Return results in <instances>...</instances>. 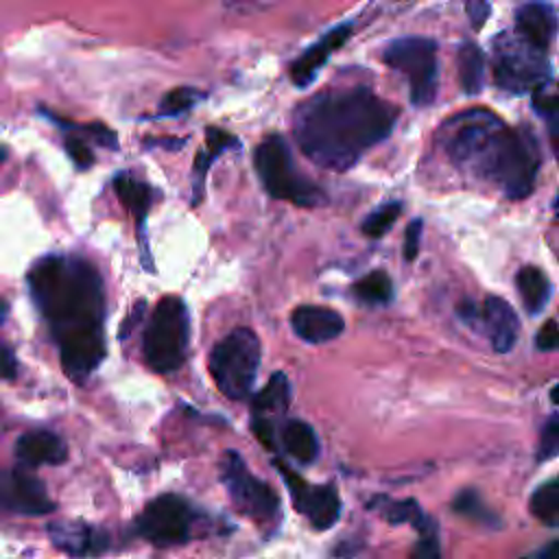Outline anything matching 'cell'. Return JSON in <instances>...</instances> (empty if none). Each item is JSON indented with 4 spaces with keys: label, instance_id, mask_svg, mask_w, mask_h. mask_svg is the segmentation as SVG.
<instances>
[{
    "label": "cell",
    "instance_id": "32",
    "mask_svg": "<svg viewBox=\"0 0 559 559\" xmlns=\"http://www.w3.org/2000/svg\"><path fill=\"white\" fill-rule=\"evenodd\" d=\"M203 94L192 87H175L170 90L162 103H159V116H177L186 109H190L197 100H201Z\"/></svg>",
    "mask_w": 559,
    "mask_h": 559
},
{
    "label": "cell",
    "instance_id": "1",
    "mask_svg": "<svg viewBox=\"0 0 559 559\" xmlns=\"http://www.w3.org/2000/svg\"><path fill=\"white\" fill-rule=\"evenodd\" d=\"M35 306L50 325L68 378L85 380L105 358V293L96 269L68 255H44L28 271Z\"/></svg>",
    "mask_w": 559,
    "mask_h": 559
},
{
    "label": "cell",
    "instance_id": "11",
    "mask_svg": "<svg viewBox=\"0 0 559 559\" xmlns=\"http://www.w3.org/2000/svg\"><path fill=\"white\" fill-rule=\"evenodd\" d=\"M192 522L194 513L190 504L181 496L164 493L144 507L135 522V528L144 539L157 546H170L181 544L190 537Z\"/></svg>",
    "mask_w": 559,
    "mask_h": 559
},
{
    "label": "cell",
    "instance_id": "28",
    "mask_svg": "<svg viewBox=\"0 0 559 559\" xmlns=\"http://www.w3.org/2000/svg\"><path fill=\"white\" fill-rule=\"evenodd\" d=\"M229 146H238V140L227 133V131H221V129H207L205 133V144L201 146V151L197 153V159H194V175H197V188L203 186V179H205V173L210 168V164Z\"/></svg>",
    "mask_w": 559,
    "mask_h": 559
},
{
    "label": "cell",
    "instance_id": "4",
    "mask_svg": "<svg viewBox=\"0 0 559 559\" xmlns=\"http://www.w3.org/2000/svg\"><path fill=\"white\" fill-rule=\"evenodd\" d=\"M190 341L188 308L179 297H164L144 330L142 354L146 365L157 373L181 367Z\"/></svg>",
    "mask_w": 559,
    "mask_h": 559
},
{
    "label": "cell",
    "instance_id": "38",
    "mask_svg": "<svg viewBox=\"0 0 559 559\" xmlns=\"http://www.w3.org/2000/svg\"><path fill=\"white\" fill-rule=\"evenodd\" d=\"M419 236H421V221L417 218L406 227V236H404L406 260H415V255L419 253Z\"/></svg>",
    "mask_w": 559,
    "mask_h": 559
},
{
    "label": "cell",
    "instance_id": "36",
    "mask_svg": "<svg viewBox=\"0 0 559 559\" xmlns=\"http://www.w3.org/2000/svg\"><path fill=\"white\" fill-rule=\"evenodd\" d=\"M535 345H537V349H542V352H552V349L559 347V325H557V321L548 319V321L539 328V332H537V336H535Z\"/></svg>",
    "mask_w": 559,
    "mask_h": 559
},
{
    "label": "cell",
    "instance_id": "5",
    "mask_svg": "<svg viewBox=\"0 0 559 559\" xmlns=\"http://www.w3.org/2000/svg\"><path fill=\"white\" fill-rule=\"evenodd\" d=\"M493 79L496 85L511 92H537L550 81L546 50L531 44L518 31H504L493 39Z\"/></svg>",
    "mask_w": 559,
    "mask_h": 559
},
{
    "label": "cell",
    "instance_id": "26",
    "mask_svg": "<svg viewBox=\"0 0 559 559\" xmlns=\"http://www.w3.org/2000/svg\"><path fill=\"white\" fill-rule=\"evenodd\" d=\"M483 74H485V57L480 48L472 41H465L459 48V79L461 87L467 94H478L483 87Z\"/></svg>",
    "mask_w": 559,
    "mask_h": 559
},
{
    "label": "cell",
    "instance_id": "23",
    "mask_svg": "<svg viewBox=\"0 0 559 559\" xmlns=\"http://www.w3.org/2000/svg\"><path fill=\"white\" fill-rule=\"evenodd\" d=\"M515 284H518L520 297L524 301V308L531 314L542 312L550 297V284H548L546 275L537 266H524V269H520Z\"/></svg>",
    "mask_w": 559,
    "mask_h": 559
},
{
    "label": "cell",
    "instance_id": "27",
    "mask_svg": "<svg viewBox=\"0 0 559 559\" xmlns=\"http://www.w3.org/2000/svg\"><path fill=\"white\" fill-rule=\"evenodd\" d=\"M531 513L546 526H557L559 524V478H550L542 483L531 500H528Z\"/></svg>",
    "mask_w": 559,
    "mask_h": 559
},
{
    "label": "cell",
    "instance_id": "39",
    "mask_svg": "<svg viewBox=\"0 0 559 559\" xmlns=\"http://www.w3.org/2000/svg\"><path fill=\"white\" fill-rule=\"evenodd\" d=\"M2 365H4V369H2L4 378L11 380L15 376V358H13V352H11L9 345L2 347Z\"/></svg>",
    "mask_w": 559,
    "mask_h": 559
},
{
    "label": "cell",
    "instance_id": "16",
    "mask_svg": "<svg viewBox=\"0 0 559 559\" xmlns=\"http://www.w3.org/2000/svg\"><path fill=\"white\" fill-rule=\"evenodd\" d=\"M290 325H293V332L306 343H325L336 338L343 332L345 321L332 308L299 306L290 314Z\"/></svg>",
    "mask_w": 559,
    "mask_h": 559
},
{
    "label": "cell",
    "instance_id": "33",
    "mask_svg": "<svg viewBox=\"0 0 559 559\" xmlns=\"http://www.w3.org/2000/svg\"><path fill=\"white\" fill-rule=\"evenodd\" d=\"M537 461H548L559 456V413L550 415L539 432V441H537Z\"/></svg>",
    "mask_w": 559,
    "mask_h": 559
},
{
    "label": "cell",
    "instance_id": "9",
    "mask_svg": "<svg viewBox=\"0 0 559 559\" xmlns=\"http://www.w3.org/2000/svg\"><path fill=\"white\" fill-rule=\"evenodd\" d=\"M382 61L408 76L413 105H430L437 94V44L428 37H402L391 41Z\"/></svg>",
    "mask_w": 559,
    "mask_h": 559
},
{
    "label": "cell",
    "instance_id": "31",
    "mask_svg": "<svg viewBox=\"0 0 559 559\" xmlns=\"http://www.w3.org/2000/svg\"><path fill=\"white\" fill-rule=\"evenodd\" d=\"M400 212H402V205H400L397 201L384 203L382 207H378L376 212H371V214L365 218V223H362V234L369 236V238H380V236H384V234L393 227V223L397 221Z\"/></svg>",
    "mask_w": 559,
    "mask_h": 559
},
{
    "label": "cell",
    "instance_id": "8",
    "mask_svg": "<svg viewBox=\"0 0 559 559\" xmlns=\"http://www.w3.org/2000/svg\"><path fill=\"white\" fill-rule=\"evenodd\" d=\"M537 168L539 148L535 138L526 129H509L489 179L496 181L509 199L518 201L533 192Z\"/></svg>",
    "mask_w": 559,
    "mask_h": 559
},
{
    "label": "cell",
    "instance_id": "3",
    "mask_svg": "<svg viewBox=\"0 0 559 559\" xmlns=\"http://www.w3.org/2000/svg\"><path fill=\"white\" fill-rule=\"evenodd\" d=\"M509 127L487 109H469L441 127V144L450 159L489 179Z\"/></svg>",
    "mask_w": 559,
    "mask_h": 559
},
{
    "label": "cell",
    "instance_id": "13",
    "mask_svg": "<svg viewBox=\"0 0 559 559\" xmlns=\"http://www.w3.org/2000/svg\"><path fill=\"white\" fill-rule=\"evenodd\" d=\"M290 404V384L288 378L277 371L269 378L264 389L253 397L251 404V428L260 443L275 448V424L284 417Z\"/></svg>",
    "mask_w": 559,
    "mask_h": 559
},
{
    "label": "cell",
    "instance_id": "42",
    "mask_svg": "<svg viewBox=\"0 0 559 559\" xmlns=\"http://www.w3.org/2000/svg\"><path fill=\"white\" fill-rule=\"evenodd\" d=\"M555 216H557V221H559V199L555 201Z\"/></svg>",
    "mask_w": 559,
    "mask_h": 559
},
{
    "label": "cell",
    "instance_id": "20",
    "mask_svg": "<svg viewBox=\"0 0 559 559\" xmlns=\"http://www.w3.org/2000/svg\"><path fill=\"white\" fill-rule=\"evenodd\" d=\"M515 31L537 48L546 50L557 31V17L548 2H528L515 13Z\"/></svg>",
    "mask_w": 559,
    "mask_h": 559
},
{
    "label": "cell",
    "instance_id": "29",
    "mask_svg": "<svg viewBox=\"0 0 559 559\" xmlns=\"http://www.w3.org/2000/svg\"><path fill=\"white\" fill-rule=\"evenodd\" d=\"M356 299L365 304H386L393 295L391 277L384 271H373L354 284Z\"/></svg>",
    "mask_w": 559,
    "mask_h": 559
},
{
    "label": "cell",
    "instance_id": "21",
    "mask_svg": "<svg viewBox=\"0 0 559 559\" xmlns=\"http://www.w3.org/2000/svg\"><path fill=\"white\" fill-rule=\"evenodd\" d=\"M280 443L297 463H312L319 456V439L301 419H288L280 428Z\"/></svg>",
    "mask_w": 559,
    "mask_h": 559
},
{
    "label": "cell",
    "instance_id": "34",
    "mask_svg": "<svg viewBox=\"0 0 559 559\" xmlns=\"http://www.w3.org/2000/svg\"><path fill=\"white\" fill-rule=\"evenodd\" d=\"M408 559H441V548H439V533L430 535H419L413 552Z\"/></svg>",
    "mask_w": 559,
    "mask_h": 559
},
{
    "label": "cell",
    "instance_id": "25",
    "mask_svg": "<svg viewBox=\"0 0 559 559\" xmlns=\"http://www.w3.org/2000/svg\"><path fill=\"white\" fill-rule=\"evenodd\" d=\"M533 107L546 120L555 155L559 159V81H548L544 87L533 92Z\"/></svg>",
    "mask_w": 559,
    "mask_h": 559
},
{
    "label": "cell",
    "instance_id": "24",
    "mask_svg": "<svg viewBox=\"0 0 559 559\" xmlns=\"http://www.w3.org/2000/svg\"><path fill=\"white\" fill-rule=\"evenodd\" d=\"M114 190H116L120 203H124L129 207V212L135 216V221L142 225L146 218V212L151 207V197H153L151 188L124 173L114 179Z\"/></svg>",
    "mask_w": 559,
    "mask_h": 559
},
{
    "label": "cell",
    "instance_id": "37",
    "mask_svg": "<svg viewBox=\"0 0 559 559\" xmlns=\"http://www.w3.org/2000/svg\"><path fill=\"white\" fill-rule=\"evenodd\" d=\"M465 11L474 28H480L489 17V2L487 0H465Z\"/></svg>",
    "mask_w": 559,
    "mask_h": 559
},
{
    "label": "cell",
    "instance_id": "2",
    "mask_svg": "<svg viewBox=\"0 0 559 559\" xmlns=\"http://www.w3.org/2000/svg\"><path fill=\"white\" fill-rule=\"evenodd\" d=\"M397 120V109L367 87L321 92L295 109V138L308 159L323 168L345 170L373 144L382 142Z\"/></svg>",
    "mask_w": 559,
    "mask_h": 559
},
{
    "label": "cell",
    "instance_id": "22",
    "mask_svg": "<svg viewBox=\"0 0 559 559\" xmlns=\"http://www.w3.org/2000/svg\"><path fill=\"white\" fill-rule=\"evenodd\" d=\"M382 515L391 524H411L419 535L439 533L437 522L417 504V500H382Z\"/></svg>",
    "mask_w": 559,
    "mask_h": 559
},
{
    "label": "cell",
    "instance_id": "18",
    "mask_svg": "<svg viewBox=\"0 0 559 559\" xmlns=\"http://www.w3.org/2000/svg\"><path fill=\"white\" fill-rule=\"evenodd\" d=\"M478 321H483V328L496 352L504 354L515 345L520 323L513 308L502 297H487L480 306Z\"/></svg>",
    "mask_w": 559,
    "mask_h": 559
},
{
    "label": "cell",
    "instance_id": "15",
    "mask_svg": "<svg viewBox=\"0 0 559 559\" xmlns=\"http://www.w3.org/2000/svg\"><path fill=\"white\" fill-rule=\"evenodd\" d=\"M48 537L55 548L70 557L98 555L107 548V535L85 522H55L48 526Z\"/></svg>",
    "mask_w": 559,
    "mask_h": 559
},
{
    "label": "cell",
    "instance_id": "10",
    "mask_svg": "<svg viewBox=\"0 0 559 559\" xmlns=\"http://www.w3.org/2000/svg\"><path fill=\"white\" fill-rule=\"evenodd\" d=\"M229 500L238 513L251 518L255 524L266 526L273 524L280 515V500L277 493L264 480L255 478L238 452L229 450L223 459V474H221Z\"/></svg>",
    "mask_w": 559,
    "mask_h": 559
},
{
    "label": "cell",
    "instance_id": "7",
    "mask_svg": "<svg viewBox=\"0 0 559 559\" xmlns=\"http://www.w3.org/2000/svg\"><path fill=\"white\" fill-rule=\"evenodd\" d=\"M253 162H255L258 177L271 197L290 201L304 207L319 205L323 201V192L295 170L293 157L284 138L280 135L264 138L255 148Z\"/></svg>",
    "mask_w": 559,
    "mask_h": 559
},
{
    "label": "cell",
    "instance_id": "35",
    "mask_svg": "<svg viewBox=\"0 0 559 559\" xmlns=\"http://www.w3.org/2000/svg\"><path fill=\"white\" fill-rule=\"evenodd\" d=\"M66 148H68V155L72 157V162L79 166V168H90L94 164V153L92 148L79 140V138H70L66 142Z\"/></svg>",
    "mask_w": 559,
    "mask_h": 559
},
{
    "label": "cell",
    "instance_id": "14",
    "mask_svg": "<svg viewBox=\"0 0 559 559\" xmlns=\"http://www.w3.org/2000/svg\"><path fill=\"white\" fill-rule=\"evenodd\" d=\"M2 496L4 507L22 515H44L55 509V502L46 496L44 483L24 465H17L4 474Z\"/></svg>",
    "mask_w": 559,
    "mask_h": 559
},
{
    "label": "cell",
    "instance_id": "17",
    "mask_svg": "<svg viewBox=\"0 0 559 559\" xmlns=\"http://www.w3.org/2000/svg\"><path fill=\"white\" fill-rule=\"evenodd\" d=\"M352 35V24L345 22L330 33H325L317 44H312L308 50H304L290 66V79L295 85L306 87L317 76V72L323 68L328 57L341 48V44Z\"/></svg>",
    "mask_w": 559,
    "mask_h": 559
},
{
    "label": "cell",
    "instance_id": "12",
    "mask_svg": "<svg viewBox=\"0 0 559 559\" xmlns=\"http://www.w3.org/2000/svg\"><path fill=\"white\" fill-rule=\"evenodd\" d=\"M275 467L282 472V478L288 487L293 507L308 518L317 531L330 528L341 515V496L334 485H310L288 465L275 461Z\"/></svg>",
    "mask_w": 559,
    "mask_h": 559
},
{
    "label": "cell",
    "instance_id": "30",
    "mask_svg": "<svg viewBox=\"0 0 559 559\" xmlns=\"http://www.w3.org/2000/svg\"><path fill=\"white\" fill-rule=\"evenodd\" d=\"M452 509L459 515L467 518V520H474V522H480V524H498V518L489 511V507L480 500V496L474 489H463L454 498Z\"/></svg>",
    "mask_w": 559,
    "mask_h": 559
},
{
    "label": "cell",
    "instance_id": "19",
    "mask_svg": "<svg viewBox=\"0 0 559 559\" xmlns=\"http://www.w3.org/2000/svg\"><path fill=\"white\" fill-rule=\"evenodd\" d=\"M15 459L28 469L39 465H59L68 459V445L61 437L48 430L24 432L15 441Z\"/></svg>",
    "mask_w": 559,
    "mask_h": 559
},
{
    "label": "cell",
    "instance_id": "40",
    "mask_svg": "<svg viewBox=\"0 0 559 559\" xmlns=\"http://www.w3.org/2000/svg\"><path fill=\"white\" fill-rule=\"evenodd\" d=\"M142 312H144V301H140L138 306H135V310H133V314L127 319V323L120 328V338L122 336H127L129 332H131V328H133V323L138 321V317H142Z\"/></svg>",
    "mask_w": 559,
    "mask_h": 559
},
{
    "label": "cell",
    "instance_id": "41",
    "mask_svg": "<svg viewBox=\"0 0 559 559\" xmlns=\"http://www.w3.org/2000/svg\"><path fill=\"white\" fill-rule=\"evenodd\" d=\"M550 400H552V402L559 406V384L550 389Z\"/></svg>",
    "mask_w": 559,
    "mask_h": 559
},
{
    "label": "cell",
    "instance_id": "6",
    "mask_svg": "<svg viewBox=\"0 0 559 559\" xmlns=\"http://www.w3.org/2000/svg\"><path fill=\"white\" fill-rule=\"evenodd\" d=\"M260 365V341L249 328H236L223 336L210 354V373L218 391L231 400L249 395Z\"/></svg>",
    "mask_w": 559,
    "mask_h": 559
}]
</instances>
